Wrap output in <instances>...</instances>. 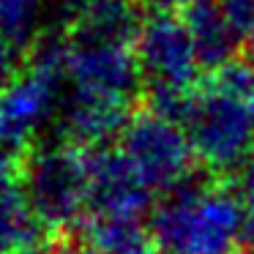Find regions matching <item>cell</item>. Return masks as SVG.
Returning a JSON list of instances; mask_svg holds the SVG:
<instances>
[{
	"instance_id": "cell-1",
	"label": "cell",
	"mask_w": 254,
	"mask_h": 254,
	"mask_svg": "<svg viewBox=\"0 0 254 254\" xmlns=\"http://www.w3.org/2000/svg\"><path fill=\"white\" fill-rule=\"evenodd\" d=\"M148 232L159 254H243V210L235 186L186 181L150 210Z\"/></svg>"
},
{
	"instance_id": "cell-2",
	"label": "cell",
	"mask_w": 254,
	"mask_h": 254,
	"mask_svg": "<svg viewBox=\"0 0 254 254\" xmlns=\"http://www.w3.org/2000/svg\"><path fill=\"white\" fill-rule=\"evenodd\" d=\"M159 112L181 123L194 159L213 172L238 170L254 150V104L224 74Z\"/></svg>"
},
{
	"instance_id": "cell-3",
	"label": "cell",
	"mask_w": 254,
	"mask_h": 254,
	"mask_svg": "<svg viewBox=\"0 0 254 254\" xmlns=\"http://www.w3.org/2000/svg\"><path fill=\"white\" fill-rule=\"evenodd\" d=\"M66 77H63V33L47 30L28 66L0 93V145L28 153L39 134L58 121Z\"/></svg>"
},
{
	"instance_id": "cell-4",
	"label": "cell",
	"mask_w": 254,
	"mask_h": 254,
	"mask_svg": "<svg viewBox=\"0 0 254 254\" xmlns=\"http://www.w3.org/2000/svg\"><path fill=\"white\" fill-rule=\"evenodd\" d=\"M139 79L150 90L153 110H167L199 88L205 66L183 14L150 11L134 41Z\"/></svg>"
},
{
	"instance_id": "cell-5",
	"label": "cell",
	"mask_w": 254,
	"mask_h": 254,
	"mask_svg": "<svg viewBox=\"0 0 254 254\" xmlns=\"http://www.w3.org/2000/svg\"><path fill=\"white\" fill-rule=\"evenodd\" d=\"M30 208L50 232H63L88 216V159L68 142H36L19 167Z\"/></svg>"
},
{
	"instance_id": "cell-6",
	"label": "cell",
	"mask_w": 254,
	"mask_h": 254,
	"mask_svg": "<svg viewBox=\"0 0 254 254\" xmlns=\"http://www.w3.org/2000/svg\"><path fill=\"white\" fill-rule=\"evenodd\" d=\"M118 150L153 194H170L191 181L194 150L181 123L150 107L134 112L118 137Z\"/></svg>"
},
{
	"instance_id": "cell-7",
	"label": "cell",
	"mask_w": 254,
	"mask_h": 254,
	"mask_svg": "<svg viewBox=\"0 0 254 254\" xmlns=\"http://www.w3.org/2000/svg\"><path fill=\"white\" fill-rule=\"evenodd\" d=\"M63 77H66V93L121 107H131L142 88L134 47L77 41L66 36H63Z\"/></svg>"
},
{
	"instance_id": "cell-8",
	"label": "cell",
	"mask_w": 254,
	"mask_h": 254,
	"mask_svg": "<svg viewBox=\"0 0 254 254\" xmlns=\"http://www.w3.org/2000/svg\"><path fill=\"white\" fill-rule=\"evenodd\" d=\"M88 159V219H142L150 213L153 191L139 181L118 145L85 150Z\"/></svg>"
},
{
	"instance_id": "cell-9",
	"label": "cell",
	"mask_w": 254,
	"mask_h": 254,
	"mask_svg": "<svg viewBox=\"0 0 254 254\" xmlns=\"http://www.w3.org/2000/svg\"><path fill=\"white\" fill-rule=\"evenodd\" d=\"M142 19L137 0H88L63 36L77 41L134 47Z\"/></svg>"
},
{
	"instance_id": "cell-10",
	"label": "cell",
	"mask_w": 254,
	"mask_h": 254,
	"mask_svg": "<svg viewBox=\"0 0 254 254\" xmlns=\"http://www.w3.org/2000/svg\"><path fill=\"white\" fill-rule=\"evenodd\" d=\"M189 30L194 36L199 61H202L205 71H221L235 61V52L241 41L235 39L230 22L224 19L221 8L216 6V0H191L183 11Z\"/></svg>"
},
{
	"instance_id": "cell-11",
	"label": "cell",
	"mask_w": 254,
	"mask_h": 254,
	"mask_svg": "<svg viewBox=\"0 0 254 254\" xmlns=\"http://www.w3.org/2000/svg\"><path fill=\"white\" fill-rule=\"evenodd\" d=\"M50 230L30 208L19 178L0 183V254L39 252Z\"/></svg>"
},
{
	"instance_id": "cell-12",
	"label": "cell",
	"mask_w": 254,
	"mask_h": 254,
	"mask_svg": "<svg viewBox=\"0 0 254 254\" xmlns=\"http://www.w3.org/2000/svg\"><path fill=\"white\" fill-rule=\"evenodd\" d=\"M82 238L96 246L101 254H153L148 227L142 219H107V216H90L85 219Z\"/></svg>"
},
{
	"instance_id": "cell-13",
	"label": "cell",
	"mask_w": 254,
	"mask_h": 254,
	"mask_svg": "<svg viewBox=\"0 0 254 254\" xmlns=\"http://www.w3.org/2000/svg\"><path fill=\"white\" fill-rule=\"evenodd\" d=\"M47 0H0V36L28 55L47 33Z\"/></svg>"
},
{
	"instance_id": "cell-14",
	"label": "cell",
	"mask_w": 254,
	"mask_h": 254,
	"mask_svg": "<svg viewBox=\"0 0 254 254\" xmlns=\"http://www.w3.org/2000/svg\"><path fill=\"white\" fill-rule=\"evenodd\" d=\"M235 194L243 210V254H254V150L238 167Z\"/></svg>"
},
{
	"instance_id": "cell-15",
	"label": "cell",
	"mask_w": 254,
	"mask_h": 254,
	"mask_svg": "<svg viewBox=\"0 0 254 254\" xmlns=\"http://www.w3.org/2000/svg\"><path fill=\"white\" fill-rule=\"evenodd\" d=\"M241 44L254 47V0H216Z\"/></svg>"
},
{
	"instance_id": "cell-16",
	"label": "cell",
	"mask_w": 254,
	"mask_h": 254,
	"mask_svg": "<svg viewBox=\"0 0 254 254\" xmlns=\"http://www.w3.org/2000/svg\"><path fill=\"white\" fill-rule=\"evenodd\" d=\"M28 52H22L19 47H14L11 41L0 36V93L19 77V71L28 66Z\"/></svg>"
},
{
	"instance_id": "cell-17",
	"label": "cell",
	"mask_w": 254,
	"mask_h": 254,
	"mask_svg": "<svg viewBox=\"0 0 254 254\" xmlns=\"http://www.w3.org/2000/svg\"><path fill=\"white\" fill-rule=\"evenodd\" d=\"M216 74H224V77L230 79L238 90H243L246 99L254 104V52H252V58H246V61H232L230 66H224Z\"/></svg>"
},
{
	"instance_id": "cell-18",
	"label": "cell",
	"mask_w": 254,
	"mask_h": 254,
	"mask_svg": "<svg viewBox=\"0 0 254 254\" xmlns=\"http://www.w3.org/2000/svg\"><path fill=\"white\" fill-rule=\"evenodd\" d=\"M47 254H101V252L96 246H90L82 235L79 238L77 235H66V238H61V241L52 243Z\"/></svg>"
},
{
	"instance_id": "cell-19",
	"label": "cell",
	"mask_w": 254,
	"mask_h": 254,
	"mask_svg": "<svg viewBox=\"0 0 254 254\" xmlns=\"http://www.w3.org/2000/svg\"><path fill=\"white\" fill-rule=\"evenodd\" d=\"M22 159H25L22 153H17V150L6 148V145H0V183L19 178V167H22Z\"/></svg>"
},
{
	"instance_id": "cell-20",
	"label": "cell",
	"mask_w": 254,
	"mask_h": 254,
	"mask_svg": "<svg viewBox=\"0 0 254 254\" xmlns=\"http://www.w3.org/2000/svg\"><path fill=\"white\" fill-rule=\"evenodd\" d=\"M137 3L150 11H175L178 6H189L191 0H137Z\"/></svg>"
},
{
	"instance_id": "cell-21",
	"label": "cell",
	"mask_w": 254,
	"mask_h": 254,
	"mask_svg": "<svg viewBox=\"0 0 254 254\" xmlns=\"http://www.w3.org/2000/svg\"><path fill=\"white\" fill-rule=\"evenodd\" d=\"M22 254H41V252H22Z\"/></svg>"
},
{
	"instance_id": "cell-22",
	"label": "cell",
	"mask_w": 254,
	"mask_h": 254,
	"mask_svg": "<svg viewBox=\"0 0 254 254\" xmlns=\"http://www.w3.org/2000/svg\"><path fill=\"white\" fill-rule=\"evenodd\" d=\"M153 254H159V252H153Z\"/></svg>"
}]
</instances>
